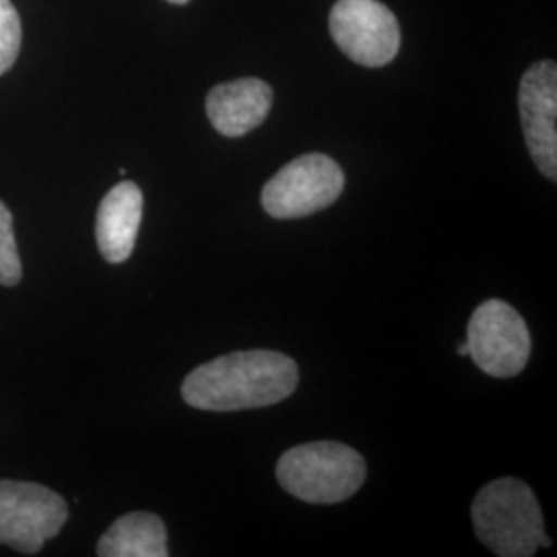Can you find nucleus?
I'll list each match as a JSON object with an SVG mask.
<instances>
[{
	"instance_id": "1",
	"label": "nucleus",
	"mask_w": 557,
	"mask_h": 557,
	"mask_svg": "<svg viewBox=\"0 0 557 557\" xmlns=\"http://www.w3.org/2000/svg\"><path fill=\"white\" fill-rule=\"evenodd\" d=\"M298 382V363L278 351H234L195 368L182 397L200 411H244L292 397Z\"/></svg>"
},
{
	"instance_id": "2",
	"label": "nucleus",
	"mask_w": 557,
	"mask_h": 557,
	"mask_svg": "<svg viewBox=\"0 0 557 557\" xmlns=\"http://www.w3.org/2000/svg\"><path fill=\"white\" fill-rule=\"evenodd\" d=\"M471 517L479 541L499 557L535 556L552 547L533 490L515 478L496 479L479 492Z\"/></svg>"
},
{
	"instance_id": "3",
	"label": "nucleus",
	"mask_w": 557,
	"mask_h": 557,
	"mask_svg": "<svg viewBox=\"0 0 557 557\" xmlns=\"http://www.w3.org/2000/svg\"><path fill=\"white\" fill-rule=\"evenodd\" d=\"M368 475L366 460L341 442H310L287 450L277 462L281 487L308 504L351 498Z\"/></svg>"
},
{
	"instance_id": "4",
	"label": "nucleus",
	"mask_w": 557,
	"mask_h": 557,
	"mask_svg": "<svg viewBox=\"0 0 557 557\" xmlns=\"http://www.w3.org/2000/svg\"><path fill=\"white\" fill-rule=\"evenodd\" d=\"M345 188L337 161L308 153L283 165L262 188V207L275 220H301L331 207Z\"/></svg>"
},
{
	"instance_id": "5",
	"label": "nucleus",
	"mask_w": 557,
	"mask_h": 557,
	"mask_svg": "<svg viewBox=\"0 0 557 557\" xmlns=\"http://www.w3.org/2000/svg\"><path fill=\"white\" fill-rule=\"evenodd\" d=\"M69 518L57 492L29 481L0 479V545L34 556L57 537Z\"/></svg>"
},
{
	"instance_id": "6",
	"label": "nucleus",
	"mask_w": 557,
	"mask_h": 557,
	"mask_svg": "<svg viewBox=\"0 0 557 557\" xmlns=\"http://www.w3.org/2000/svg\"><path fill=\"white\" fill-rule=\"evenodd\" d=\"M467 345L479 370L494 379L518 376L531 358L529 326L517 310L502 299H487L473 312Z\"/></svg>"
},
{
	"instance_id": "7",
	"label": "nucleus",
	"mask_w": 557,
	"mask_h": 557,
	"mask_svg": "<svg viewBox=\"0 0 557 557\" xmlns=\"http://www.w3.org/2000/svg\"><path fill=\"white\" fill-rule=\"evenodd\" d=\"M331 36L345 57L379 69L393 62L400 48V27L379 0H338L331 11Z\"/></svg>"
},
{
	"instance_id": "8",
	"label": "nucleus",
	"mask_w": 557,
	"mask_h": 557,
	"mask_svg": "<svg viewBox=\"0 0 557 557\" xmlns=\"http://www.w3.org/2000/svg\"><path fill=\"white\" fill-rule=\"evenodd\" d=\"M518 106L529 153L543 176L557 178V66L552 60L533 64L520 81Z\"/></svg>"
},
{
	"instance_id": "9",
	"label": "nucleus",
	"mask_w": 557,
	"mask_h": 557,
	"mask_svg": "<svg viewBox=\"0 0 557 557\" xmlns=\"http://www.w3.org/2000/svg\"><path fill=\"white\" fill-rule=\"evenodd\" d=\"M273 106V89L260 79L230 81L207 96V116L213 128L230 139H238L260 126Z\"/></svg>"
},
{
	"instance_id": "10",
	"label": "nucleus",
	"mask_w": 557,
	"mask_h": 557,
	"mask_svg": "<svg viewBox=\"0 0 557 557\" xmlns=\"http://www.w3.org/2000/svg\"><path fill=\"white\" fill-rule=\"evenodd\" d=\"M143 218V193L135 182H120L100 202L96 238L101 257L120 264L135 250Z\"/></svg>"
},
{
	"instance_id": "11",
	"label": "nucleus",
	"mask_w": 557,
	"mask_h": 557,
	"mask_svg": "<svg viewBox=\"0 0 557 557\" xmlns=\"http://www.w3.org/2000/svg\"><path fill=\"white\" fill-rule=\"evenodd\" d=\"M101 557H168V533L158 515L131 512L120 517L100 539Z\"/></svg>"
},
{
	"instance_id": "12",
	"label": "nucleus",
	"mask_w": 557,
	"mask_h": 557,
	"mask_svg": "<svg viewBox=\"0 0 557 557\" xmlns=\"http://www.w3.org/2000/svg\"><path fill=\"white\" fill-rule=\"evenodd\" d=\"M23 277L20 250L13 230V215L9 207L0 200V285L13 287Z\"/></svg>"
},
{
	"instance_id": "13",
	"label": "nucleus",
	"mask_w": 557,
	"mask_h": 557,
	"mask_svg": "<svg viewBox=\"0 0 557 557\" xmlns=\"http://www.w3.org/2000/svg\"><path fill=\"white\" fill-rule=\"evenodd\" d=\"M21 20L11 0H0V75H4L20 57Z\"/></svg>"
},
{
	"instance_id": "14",
	"label": "nucleus",
	"mask_w": 557,
	"mask_h": 557,
	"mask_svg": "<svg viewBox=\"0 0 557 557\" xmlns=\"http://www.w3.org/2000/svg\"><path fill=\"white\" fill-rule=\"evenodd\" d=\"M458 356H469V345H467V341L458 345Z\"/></svg>"
},
{
	"instance_id": "15",
	"label": "nucleus",
	"mask_w": 557,
	"mask_h": 557,
	"mask_svg": "<svg viewBox=\"0 0 557 557\" xmlns=\"http://www.w3.org/2000/svg\"><path fill=\"white\" fill-rule=\"evenodd\" d=\"M168 2H172V4H186V2H190V0H168Z\"/></svg>"
}]
</instances>
